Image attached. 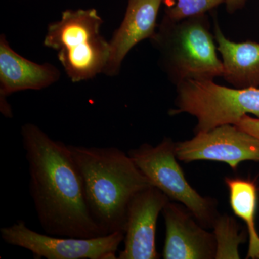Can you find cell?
Returning <instances> with one entry per match:
<instances>
[{
  "label": "cell",
  "instance_id": "cell-11",
  "mask_svg": "<svg viewBox=\"0 0 259 259\" xmlns=\"http://www.w3.org/2000/svg\"><path fill=\"white\" fill-rule=\"evenodd\" d=\"M61 72L54 65L37 64L29 60L10 47L4 34L0 36V100L1 112L13 117L6 101L12 94L25 90H40L57 82Z\"/></svg>",
  "mask_w": 259,
  "mask_h": 259
},
{
  "label": "cell",
  "instance_id": "cell-13",
  "mask_svg": "<svg viewBox=\"0 0 259 259\" xmlns=\"http://www.w3.org/2000/svg\"><path fill=\"white\" fill-rule=\"evenodd\" d=\"M214 30L218 51L223 63V77L235 88H258V42L232 41L227 38L216 21Z\"/></svg>",
  "mask_w": 259,
  "mask_h": 259
},
{
  "label": "cell",
  "instance_id": "cell-12",
  "mask_svg": "<svg viewBox=\"0 0 259 259\" xmlns=\"http://www.w3.org/2000/svg\"><path fill=\"white\" fill-rule=\"evenodd\" d=\"M163 0H127L125 16L110 42V57L104 74L115 76L130 51L140 42L152 38Z\"/></svg>",
  "mask_w": 259,
  "mask_h": 259
},
{
  "label": "cell",
  "instance_id": "cell-18",
  "mask_svg": "<svg viewBox=\"0 0 259 259\" xmlns=\"http://www.w3.org/2000/svg\"><path fill=\"white\" fill-rule=\"evenodd\" d=\"M246 0H226L225 4L228 13H233L244 6Z\"/></svg>",
  "mask_w": 259,
  "mask_h": 259
},
{
  "label": "cell",
  "instance_id": "cell-10",
  "mask_svg": "<svg viewBox=\"0 0 259 259\" xmlns=\"http://www.w3.org/2000/svg\"><path fill=\"white\" fill-rule=\"evenodd\" d=\"M162 214L166 226L163 258H215L214 233L206 231L183 204L169 201Z\"/></svg>",
  "mask_w": 259,
  "mask_h": 259
},
{
  "label": "cell",
  "instance_id": "cell-8",
  "mask_svg": "<svg viewBox=\"0 0 259 259\" xmlns=\"http://www.w3.org/2000/svg\"><path fill=\"white\" fill-rule=\"evenodd\" d=\"M177 159L224 162L236 171L242 161H259V139L235 125H224L175 144Z\"/></svg>",
  "mask_w": 259,
  "mask_h": 259
},
{
  "label": "cell",
  "instance_id": "cell-15",
  "mask_svg": "<svg viewBox=\"0 0 259 259\" xmlns=\"http://www.w3.org/2000/svg\"><path fill=\"white\" fill-rule=\"evenodd\" d=\"M217 243L216 259L241 258L238 247L244 243L246 237L240 233V227L236 220L228 214H219L212 226Z\"/></svg>",
  "mask_w": 259,
  "mask_h": 259
},
{
  "label": "cell",
  "instance_id": "cell-4",
  "mask_svg": "<svg viewBox=\"0 0 259 259\" xmlns=\"http://www.w3.org/2000/svg\"><path fill=\"white\" fill-rule=\"evenodd\" d=\"M103 20L95 8L66 10L49 24L44 44L57 52L68 77L74 83L104 74L110 42L100 33Z\"/></svg>",
  "mask_w": 259,
  "mask_h": 259
},
{
  "label": "cell",
  "instance_id": "cell-6",
  "mask_svg": "<svg viewBox=\"0 0 259 259\" xmlns=\"http://www.w3.org/2000/svg\"><path fill=\"white\" fill-rule=\"evenodd\" d=\"M175 144L169 138H164L157 146L144 144L127 153L151 185L170 200L183 204L204 228H212L220 214L217 200L202 197L186 180L177 161Z\"/></svg>",
  "mask_w": 259,
  "mask_h": 259
},
{
  "label": "cell",
  "instance_id": "cell-7",
  "mask_svg": "<svg viewBox=\"0 0 259 259\" xmlns=\"http://www.w3.org/2000/svg\"><path fill=\"white\" fill-rule=\"evenodd\" d=\"M8 244L31 252L37 258L115 259L125 234L112 233L97 238H80L42 234L30 229L23 221L0 229Z\"/></svg>",
  "mask_w": 259,
  "mask_h": 259
},
{
  "label": "cell",
  "instance_id": "cell-3",
  "mask_svg": "<svg viewBox=\"0 0 259 259\" xmlns=\"http://www.w3.org/2000/svg\"><path fill=\"white\" fill-rule=\"evenodd\" d=\"M159 64L174 84L187 80L210 81L223 76L214 35L207 14L171 20L163 18L151 39Z\"/></svg>",
  "mask_w": 259,
  "mask_h": 259
},
{
  "label": "cell",
  "instance_id": "cell-5",
  "mask_svg": "<svg viewBox=\"0 0 259 259\" xmlns=\"http://www.w3.org/2000/svg\"><path fill=\"white\" fill-rule=\"evenodd\" d=\"M175 106L170 115L190 114L197 119L194 134L207 132L236 125L248 114L259 118V88H229L213 80H187L177 85Z\"/></svg>",
  "mask_w": 259,
  "mask_h": 259
},
{
  "label": "cell",
  "instance_id": "cell-16",
  "mask_svg": "<svg viewBox=\"0 0 259 259\" xmlns=\"http://www.w3.org/2000/svg\"><path fill=\"white\" fill-rule=\"evenodd\" d=\"M225 3L226 0H175L166 7L163 18L180 20L204 15Z\"/></svg>",
  "mask_w": 259,
  "mask_h": 259
},
{
  "label": "cell",
  "instance_id": "cell-14",
  "mask_svg": "<svg viewBox=\"0 0 259 259\" xmlns=\"http://www.w3.org/2000/svg\"><path fill=\"white\" fill-rule=\"evenodd\" d=\"M225 182L229 192L233 212L246 225L249 244L247 258L259 259V235L255 227L257 188L255 182L241 178L226 177Z\"/></svg>",
  "mask_w": 259,
  "mask_h": 259
},
{
  "label": "cell",
  "instance_id": "cell-9",
  "mask_svg": "<svg viewBox=\"0 0 259 259\" xmlns=\"http://www.w3.org/2000/svg\"><path fill=\"white\" fill-rule=\"evenodd\" d=\"M169 199L159 189L150 186L134 196L127 207L123 250L119 259H158L156 225Z\"/></svg>",
  "mask_w": 259,
  "mask_h": 259
},
{
  "label": "cell",
  "instance_id": "cell-1",
  "mask_svg": "<svg viewBox=\"0 0 259 259\" xmlns=\"http://www.w3.org/2000/svg\"><path fill=\"white\" fill-rule=\"evenodd\" d=\"M21 136L30 194L45 233L80 238L105 236L89 210L82 179L68 145L33 123L24 124Z\"/></svg>",
  "mask_w": 259,
  "mask_h": 259
},
{
  "label": "cell",
  "instance_id": "cell-17",
  "mask_svg": "<svg viewBox=\"0 0 259 259\" xmlns=\"http://www.w3.org/2000/svg\"><path fill=\"white\" fill-rule=\"evenodd\" d=\"M235 125L259 139V118H253L246 115Z\"/></svg>",
  "mask_w": 259,
  "mask_h": 259
},
{
  "label": "cell",
  "instance_id": "cell-2",
  "mask_svg": "<svg viewBox=\"0 0 259 259\" xmlns=\"http://www.w3.org/2000/svg\"><path fill=\"white\" fill-rule=\"evenodd\" d=\"M81 175L89 210L105 235L125 234L127 207L151 184L128 153L116 147L68 145Z\"/></svg>",
  "mask_w": 259,
  "mask_h": 259
}]
</instances>
